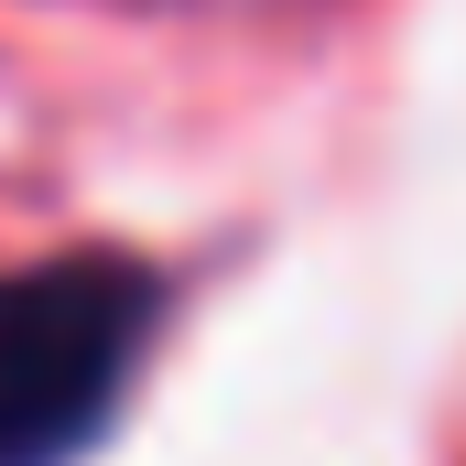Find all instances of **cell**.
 Segmentation results:
<instances>
[{"label":"cell","mask_w":466,"mask_h":466,"mask_svg":"<svg viewBox=\"0 0 466 466\" xmlns=\"http://www.w3.org/2000/svg\"><path fill=\"white\" fill-rule=\"evenodd\" d=\"M163 282L130 260H33L0 282V466H66L109 434Z\"/></svg>","instance_id":"6da1fadb"}]
</instances>
